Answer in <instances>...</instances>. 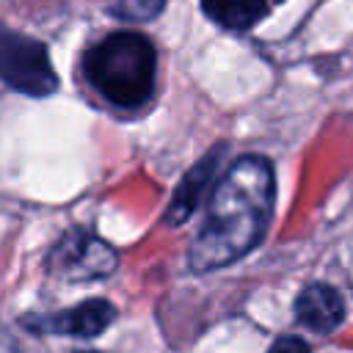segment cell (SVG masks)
<instances>
[{"label": "cell", "instance_id": "6da1fadb", "mask_svg": "<svg viewBox=\"0 0 353 353\" xmlns=\"http://www.w3.org/2000/svg\"><path fill=\"white\" fill-rule=\"evenodd\" d=\"M276 179L265 157H240L212 190L207 218L190 243V270L207 273L245 256L262 237L273 212Z\"/></svg>", "mask_w": 353, "mask_h": 353}, {"label": "cell", "instance_id": "7a4b0ae2", "mask_svg": "<svg viewBox=\"0 0 353 353\" xmlns=\"http://www.w3.org/2000/svg\"><path fill=\"white\" fill-rule=\"evenodd\" d=\"M154 63V47L135 30H116L105 36L83 58L88 83L116 108H138L152 97Z\"/></svg>", "mask_w": 353, "mask_h": 353}, {"label": "cell", "instance_id": "3957f363", "mask_svg": "<svg viewBox=\"0 0 353 353\" xmlns=\"http://www.w3.org/2000/svg\"><path fill=\"white\" fill-rule=\"evenodd\" d=\"M116 265H119L116 251L102 237L85 229L66 232L47 254V270L66 281L105 279L116 270Z\"/></svg>", "mask_w": 353, "mask_h": 353}, {"label": "cell", "instance_id": "277c9868", "mask_svg": "<svg viewBox=\"0 0 353 353\" xmlns=\"http://www.w3.org/2000/svg\"><path fill=\"white\" fill-rule=\"evenodd\" d=\"M0 69H3L6 85L14 91H22V94L44 97V94H52L58 85V77L47 58V47L41 41L19 36V33L3 36Z\"/></svg>", "mask_w": 353, "mask_h": 353}, {"label": "cell", "instance_id": "5b68a950", "mask_svg": "<svg viewBox=\"0 0 353 353\" xmlns=\"http://www.w3.org/2000/svg\"><path fill=\"white\" fill-rule=\"evenodd\" d=\"M116 317V309L102 301V298H94V301H85V303H77L66 312H55V314H44L39 320H28V325L33 331H47V334H69V336H97L102 334Z\"/></svg>", "mask_w": 353, "mask_h": 353}, {"label": "cell", "instance_id": "8992f818", "mask_svg": "<svg viewBox=\"0 0 353 353\" xmlns=\"http://www.w3.org/2000/svg\"><path fill=\"white\" fill-rule=\"evenodd\" d=\"M295 314L306 328H312L317 334H328V331L339 328V323L345 320V301L331 284L317 281V284H309L301 290V295L295 301Z\"/></svg>", "mask_w": 353, "mask_h": 353}, {"label": "cell", "instance_id": "52a82bcc", "mask_svg": "<svg viewBox=\"0 0 353 353\" xmlns=\"http://www.w3.org/2000/svg\"><path fill=\"white\" fill-rule=\"evenodd\" d=\"M281 0H201L204 14L229 30H248Z\"/></svg>", "mask_w": 353, "mask_h": 353}, {"label": "cell", "instance_id": "ba28073f", "mask_svg": "<svg viewBox=\"0 0 353 353\" xmlns=\"http://www.w3.org/2000/svg\"><path fill=\"white\" fill-rule=\"evenodd\" d=\"M212 165H215V154L207 157L201 165H196V168L185 176L182 188L174 193V201H171V207H168V212H165V223L174 226V223H185V221H188V215H190V212L196 210V204H199V196H201L204 185L210 182Z\"/></svg>", "mask_w": 353, "mask_h": 353}, {"label": "cell", "instance_id": "9c48e42d", "mask_svg": "<svg viewBox=\"0 0 353 353\" xmlns=\"http://www.w3.org/2000/svg\"><path fill=\"white\" fill-rule=\"evenodd\" d=\"M163 6L165 0H116L113 14L127 22H146V19H154L163 11Z\"/></svg>", "mask_w": 353, "mask_h": 353}, {"label": "cell", "instance_id": "30bf717a", "mask_svg": "<svg viewBox=\"0 0 353 353\" xmlns=\"http://www.w3.org/2000/svg\"><path fill=\"white\" fill-rule=\"evenodd\" d=\"M268 353H312L298 336H281L279 342H273V347Z\"/></svg>", "mask_w": 353, "mask_h": 353}]
</instances>
